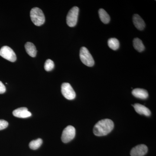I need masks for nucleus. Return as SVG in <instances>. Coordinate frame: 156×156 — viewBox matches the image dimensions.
I'll return each mask as SVG.
<instances>
[{"instance_id": "7", "label": "nucleus", "mask_w": 156, "mask_h": 156, "mask_svg": "<svg viewBox=\"0 0 156 156\" xmlns=\"http://www.w3.org/2000/svg\"><path fill=\"white\" fill-rule=\"evenodd\" d=\"M61 92L63 96L68 100H73L76 98L75 92L69 83H65L62 84Z\"/></svg>"}, {"instance_id": "5", "label": "nucleus", "mask_w": 156, "mask_h": 156, "mask_svg": "<svg viewBox=\"0 0 156 156\" xmlns=\"http://www.w3.org/2000/svg\"><path fill=\"white\" fill-rule=\"evenodd\" d=\"M76 135V129L73 126H68L62 131L61 139L62 142L67 143L74 139Z\"/></svg>"}, {"instance_id": "8", "label": "nucleus", "mask_w": 156, "mask_h": 156, "mask_svg": "<svg viewBox=\"0 0 156 156\" xmlns=\"http://www.w3.org/2000/svg\"><path fill=\"white\" fill-rule=\"evenodd\" d=\"M148 148L144 144H139L133 147L131 151V156H143L147 153Z\"/></svg>"}, {"instance_id": "1", "label": "nucleus", "mask_w": 156, "mask_h": 156, "mask_svg": "<svg viewBox=\"0 0 156 156\" xmlns=\"http://www.w3.org/2000/svg\"><path fill=\"white\" fill-rule=\"evenodd\" d=\"M114 127L112 120L105 119L98 122L93 128V133L97 136H103L110 133Z\"/></svg>"}, {"instance_id": "11", "label": "nucleus", "mask_w": 156, "mask_h": 156, "mask_svg": "<svg viewBox=\"0 0 156 156\" xmlns=\"http://www.w3.org/2000/svg\"><path fill=\"white\" fill-rule=\"evenodd\" d=\"M133 21L135 27L139 30H142L145 28V23L138 14H134L133 17Z\"/></svg>"}, {"instance_id": "2", "label": "nucleus", "mask_w": 156, "mask_h": 156, "mask_svg": "<svg viewBox=\"0 0 156 156\" xmlns=\"http://www.w3.org/2000/svg\"><path fill=\"white\" fill-rule=\"evenodd\" d=\"M30 16L32 21L37 26H40L44 23V14L39 8H34L32 9L30 12Z\"/></svg>"}, {"instance_id": "4", "label": "nucleus", "mask_w": 156, "mask_h": 156, "mask_svg": "<svg viewBox=\"0 0 156 156\" xmlns=\"http://www.w3.org/2000/svg\"><path fill=\"white\" fill-rule=\"evenodd\" d=\"M79 9L77 7H73L68 13L66 17V23L70 27H74L77 23Z\"/></svg>"}, {"instance_id": "9", "label": "nucleus", "mask_w": 156, "mask_h": 156, "mask_svg": "<svg viewBox=\"0 0 156 156\" xmlns=\"http://www.w3.org/2000/svg\"><path fill=\"white\" fill-rule=\"evenodd\" d=\"M14 116L19 118H27L31 116V113L25 107H21L14 110L13 112Z\"/></svg>"}, {"instance_id": "14", "label": "nucleus", "mask_w": 156, "mask_h": 156, "mask_svg": "<svg viewBox=\"0 0 156 156\" xmlns=\"http://www.w3.org/2000/svg\"><path fill=\"white\" fill-rule=\"evenodd\" d=\"M98 14L101 20L104 23L107 24L110 22V17L105 10L102 9H99L98 11Z\"/></svg>"}, {"instance_id": "6", "label": "nucleus", "mask_w": 156, "mask_h": 156, "mask_svg": "<svg viewBox=\"0 0 156 156\" xmlns=\"http://www.w3.org/2000/svg\"><path fill=\"white\" fill-rule=\"evenodd\" d=\"M0 56L11 62H14L17 59L15 53L8 46H4L0 49Z\"/></svg>"}, {"instance_id": "12", "label": "nucleus", "mask_w": 156, "mask_h": 156, "mask_svg": "<svg viewBox=\"0 0 156 156\" xmlns=\"http://www.w3.org/2000/svg\"><path fill=\"white\" fill-rule=\"evenodd\" d=\"M132 94L134 97L140 99H145L148 97V93L147 91L145 89L139 88L133 89Z\"/></svg>"}, {"instance_id": "20", "label": "nucleus", "mask_w": 156, "mask_h": 156, "mask_svg": "<svg viewBox=\"0 0 156 156\" xmlns=\"http://www.w3.org/2000/svg\"><path fill=\"white\" fill-rule=\"evenodd\" d=\"M6 92V87L4 84L0 81V94H3Z\"/></svg>"}, {"instance_id": "17", "label": "nucleus", "mask_w": 156, "mask_h": 156, "mask_svg": "<svg viewBox=\"0 0 156 156\" xmlns=\"http://www.w3.org/2000/svg\"><path fill=\"white\" fill-rule=\"evenodd\" d=\"M43 143V140L41 138L32 140L29 144V147L31 149L35 150L41 147Z\"/></svg>"}, {"instance_id": "18", "label": "nucleus", "mask_w": 156, "mask_h": 156, "mask_svg": "<svg viewBox=\"0 0 156 156\" xmlns=\"http://www.w3.org/2000/svg\"><path fill=\"white\" fill-rule=\"evenodd\" d=\"M54 67V62L50 59H47L45 62L44 69L45 70L49 72L53 69Z\"/></svg>"}, {"instance_id": "19", "label": "nucleus", "mask_w": 156, "mask_h": 156, "mask_svg": "<svg viewBox=\"0 0 156 156\" xmlns=\"http://www.w3.org/2000/svg\"><path fill=\"white\" fill-rule=\"evenodd\" d=\"M9 126V123L5 120H0V130L5 129Z\"/></svg>"}, {"instance_id": "16", "label": "nucleus", "mask_w": 156, "mask_h": 156, "mask_svg": "<svg viewBox=\"0 0 156 156\" xmlns=\"http://www.w3.org/2000/svg\"><path fill=\"white\" fill-rule=\"evenodd\" d=\"M108 44V47L114 50H118L119 48V42L118 41V39L115 38L109 39Z\"/></svg>"}, {"instance_id": "15", "label": "nucleus", "mask_w": 156, "mask_h": 156, "mask_svg": "<svg viewBox=\"0 0 156 156\" xmlns=\"http://www.w3.org/2000/svg\"><path fill=\"white\" fill-rule=\"evenodd\" d=\"M133 46L134 49L139 52H142L145 49L142 41L138 38H136L133 40Z\"/></svg>"}, {"instance_id": "3", "label": "nucleus", "mask_w": 156, "mask_h": 156, "mask_svg": "<svg viewBox=\"0 0 156 156\" xmlns=\"http://www.w3.org/2000/svg\"><path fill=\"white\" fill-rule=\"evenodd\" d=\"M80 58L84 64L89 67H92L95 64L94 59L89 50L85 47H82L80 50Z\"/></svg>"}, {"instance_id": "13", "label": "nucleus", "mask_w": 156, "mask_h": 156, "mask_svg": "<svg viewBox=\"0 0 156 156\" xmlns=\"http://www.w3.org/2000/svg\"><path fill=\"white\" fill-rule=\"evenodd\" d=\"M26 51L30 56L35 57L37 54V49L35 46L31 42H27L25 45Z\"/></svg>"}, {"instance_id": "10", "label": "nucleus", "mask_w": 156, "mask_h": 156, "mask_svg": "<svg viewBox=\"0 0 156 156\" xmlns=\"http://www.w3.org/2000/svg\"><path fill=\"white\" fill-rule=\"evenodd\" d=\"M135 111L140 115H144L146 116H150L151 115V112L149 109L146 107L144 105L140 104H135L133 105Z\"/></svg>"}]
</instances>
